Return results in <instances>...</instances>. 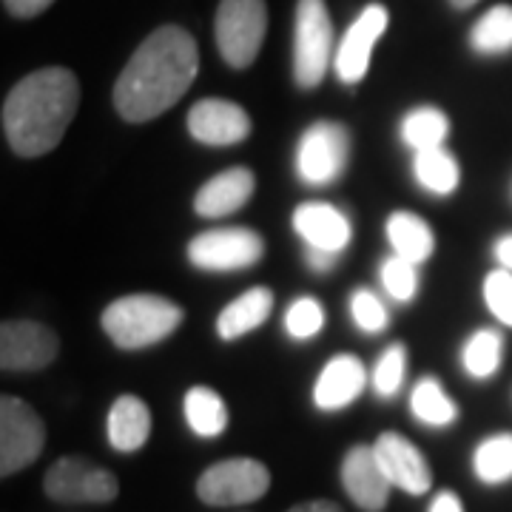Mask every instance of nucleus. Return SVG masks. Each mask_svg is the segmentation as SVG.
I'll use <instances>...</instances> for the list:
<instances>
[{"label": "nucleus", "mask_w": 512, "mask_h": 512, "mask_svg": "<svg viewBox=\"0 0 512 512\" xmlns=\"http://www.w3.org/2000/svg\"><path fill=\"white\" fill-rule=\"evenodd\" d=\"M200 72V49L183 26H160L137 46L114 83V109L128 123H146L171 109Z\"/></svg>", "instance_id": "obj_1"}, {"label": "nucleus", "mask_w": 512, "mask_h": 512, "mask_svg": "<svg viewBox=\"0 0 512 512\" xmlns=\"http://www.w3.org/2000/svg\"><path fill=\"white\" fill-rule=\"evenodd\" d=\"M80 109V83L69 69L26 74L3 100V137L18 157H43L63 140Z\"/></svg>", "instance_id": "obj_2"}, {"label": "nucleus", "mask_w": 512, "mask_h": 512, "mask_svg": "<svg viewBox=\"0 0 512 512\" xmlns=\"http://www.w3.org/2000/svg\"><path fill=\"white\" fill-rule=\"evenodd\" d=\"M183 319L185 311L177 302L154 293H131L111 302L100 325L120 350H140L168 339Z\"/></svg>", "instance_id": "obj_3"}, {"label": "nucleus", "mask_w": 512, "mask_h": 512, "mask_svg": "<svg viewBox=\"0 0 512 512\" xmlns=\"http://www.w3.org/2000/svg\"><path fill=\"white\" fill-rule=\"evenodd\" d=\"M333 20L325 0H299L293 20V80L299 89H316L330 69Z\"/></svg>", "instance_id": "obj_4"}, {"label": "nucleus", "mask_w": 512, "mask_h": 512, "mask_svg": "<svg viewBox=\"0 0 512 512\" xmlns=\"http://www.w3.org/2000/svg\"><path fill=\"white\" fill-rule=\"evenodd\" d=\"M268 32L265 0H222L214 20V37L222 60L231 69H248Z\"/></svg>", "instance_id": "obj_5"}, {"label": "nucleus", "mask_w": 512, "mask_h": 512, "mask_svg": "<svg viewBox=\"0 0 512 512\" xmlns=\"http://www.w3.org/2000/svg\"><path fill=\"white\" fill-rule=\"evenodd\" d=\"M271 487V473L256 458H225L197 478V495L208 507L254 504Z\"/></svg>", "instance_id": "obj_6"}, {"label": "nucleus", "mask_w": 512, "mask_h": 512, "mask_svg": "<svg viewBox=\"0 0 512 512\" xmlns=\"http://www.w3.org/2000/svg\"><path fill=\"white\" fill-rule=\"evenodd\" d=\"M43 493L57 504H111L120 484L106 467L80 456H63L46 470Z\"/></svg>", "instance_id": "obj_7"}, {"label": "nucleus", "mask_w": 512, "mask_h": 512, "mask_svg": "<svg viewBox=\"0 0 512 512\" xmlns=\"http://www.w3.org/2000/svg\"><path fill=\"white\" fill-rule=\"evenodd\" d=\"M46 444V424L35 407L18 399H0V476L9 478L35 464Z\"/></svg>", "instance_id": "obj_8"}, {"label": "nucleus", "mask_w": 512, "mask_h": 512, "mask_svg": "<svg viewBox=\"0 0 512 512\" xmlns=\"http://www.w3.org/2000/svg\"><path fill=\"white\" fill-rule=\"evenodd\" d=\"M265 256V239L251 228L202 231L188 242V259L200 271H245Z\"/></svg>", "instance_id": "obj_9"}, {"label": "nucleus", "mask_w": 512, "mask_h": 512, "mask_svg": "<svg viewBox=\"0 0 512 512\" xmlns=\"http://www.w3.org/2000/svg\"><path fill=\"white\" fill-rule=\"evenodd\" d=\"M350 160V134L342 123H313L296 148V171L305 183L328 185Z\"/></svg>", "instance_id": "obj_10"}, {"label": "nucleus", "mask_w": 512, "mask_h": 512, "mask_svg": "<svg viewBox=\"0 0 512 512\" xmlns=\"http://www.w3.org/2000/svg\"><path fill=\"white\" fill-rule=\"evenodd\" d=\"M60 339L52 328L15 319L0 328V367L9 373H35L49 367L57 359Z\"/></svg>", "instance_id": "obj_11"}, {"label": "nucleus", "mask_w": 512, "mask_h": 512, "mask_svg": "<svg viewBox=\"0 0 512 512\" xmlns=\"http://www.w3.org/2000/svg\"><path fill=\"white\" fill-rule=\"evenodd\" d=\"M387 9L382 3H370L362 9V15L350 23V29L342 37L336 57H333V69L339 74L342 83H359L370 69V55H373V46L382 40L387 32Z\"/></svg>", "instance_id": "obj_12"}, {"label": "nucleus", "mask_w": 512, "mask_h": 512, "mask_svg": "<svg viewBox=\"0 0 512 512\" xmlns=\"http://www.w3.org/2000/svg\"><path fill=\"white\" fill-rule=\"evenodd\" d=\"M188 134L202 146H237L251 134V117L239 103L205 97L188 111Z\"/></svg>", "instance_id": "obj_13"}, {"label": "nucleus", "mask_w": 512, "mask_h": 512, "mask_svg": "<svg viewBox=\"0 0 512 512\" xmlns=\"http://www.w3.org/2000/svg\"><path fill=\"white\" fill-rule=\"evenodd\" d=\"M373 453L382 464L384 476L402 493L424 495L433 487V470L427 458L413 441L404 439L402 433H382L373 444Z\"/></svg>", "instance_id": "obj_14"}, {"label": "nucleus", "mask_w": 512, "mask_h": 512, "mask_svg": "<svg viewBox=\"0 0 512 512\" xmlns=\"http://www.w3.org/2000/svg\"><path fill=\"white\" fill-rule=\"evenodd\" d=\"M342 487L350 495V501L365 512H382L390 501V490H393L373 447H367V444H356L345 453Z\"/></svg>", "instance_id": "obj_15"}, {"label": "nucleus", "mask_w": 512, "mask_h": 512, "mask_svg": "<svg viewBox=\"0 0 512 512\" xmlns=\"http://www.w3.org/2000/svg\"><path fill=\"white\" fill-rule=\"evenodd\" d=\"M293 231L305 239L308 248L339 254L350 242L348 217L330 202H302L293 211Z\"/></svg>", "instance_id": "obj_16"}, {"label": "nucleus", "mask_w": 512, "mask_h": 512, "mask_svg": "<svg viewBox=\"0 0 512 512\" xmlns=\"http://www.w3.org/2000/svg\"><path fill=\"white\" fill-rule=\"evenodd\" d=\"M256 188V177L251 168L237 165V168H228L217 177H211L208 183L202 185L194 197V211L200 217L208 220H217V217H228L239 211L245 202L251 200Z\"/></svg>", "instance_id": "obj_17"}, {"label": "nucleus", "mask_w": 512, "mask_h": 512, "mask_svg": "<svg viewBox=\"0 0 512 512\" xmlns=\"http://www.w3.org/2000/svg\"><path fill=\"white\" fill-rule=\"evenodd\" d=\"M367 373L362 362L350 353L333 356L328 365L322 367L316 387H313V404L319 410H342L359 399V393L365 390Z\"/></svg>", "instance_id": "obj_18"}, {"label": "nucleus", "mask_w": 512, "mask_h": 512, "mask_svg": "<svg viewBox=\"0 0 512 512\" xmlns=\"http://www.w3.org/2000/svg\"><path fill=\"white\" fill-rule=\"evenodd\" d=\"M106 436L117 453H137L151 436V410L140 396H120L111 404Z\"/></svg>", "instance_id": "obj_19"}, {"label": "nucleus", "mask_w": 512, "mask_h": 512, "mask_svg": "<svg viewBox=\"0 0 512 512\" xmlns=\"http://www.w3.org/2000/svg\"><path fill=\"white\" fill-rule=\"evenodd\" d=\"M274 308V293L268 291L265 285H256L251 291H245L237 296L217 319V333L225 342H234L239 336H248L251 330H256Z\"/></svg>", "instance_id": "obj_20"}, {"label": "nucleus", "mask_w": 512, "mask_h": 512, "mask_svg": "<svg viewBox=\"0 0 512 512\" xmlns=\"http://www.w3.org/2000/svg\"><path fill=\"white\" fill-rule=\"evenodd\" d=\"M387 239L393 245V254L410 259V262H424L436 248V237L430 231V225L410 214V211H396L387 220Z\"/></svg>", "instance_id": "obj_21"}, {"label": "nucleus", "mask_w": 512, "mask_h": 512, "mask_svg": "<svg viewBox=\"0 0 512 512\" xmlns=\"http://www.w3.org/2000/svg\"><path fill=\"white\" fill-rule=\"evenodd\" d=\"M185 421L200 439H217L228 427V407L211 387H191L185 393Z\"/></svg>", "instance_id": "obj_22"}, {"label": "nucleus", "mask_w": 512, "mask_h": 512, "mask_svg": "<svg viewBox=\"0 0 512 512\" xmlns=\"http://www.w3.org/2000/svg\"><path fill=\"white\" fill-rule=\"evenodd\" d=\"M470 46L478 55H507L512 49V6L498 3L476 20Z\"/></svg>", "instance_id": "obj_23"}, {"label": "nucleus", "mask_w": 512, "mask_h": 512, "mask_svg": "<svg viewBox=\"0 0 512 512\" xmlns=\"http://www.w3.org/2000/svg\"><path fill=\"white\" fill-rule=\"evenodd\" d=\"M450 134V120L441 109L421 106L404 114L402 120V140L404 146L413 151H427V148H441Z\"/></svg>", "instance_id": "obj_24"}, {"label": "nucleus", "mask_w": 512, "mask_h": 512, "mask_svg": "<svg viewBox=\"0 0 512 512\" xmlns=\"http://www.w3.org/2000/svg\"><path fill=\"white\" fill-rule=\"evenodd\" d=\"M413 171H416V180L421 188L433 191V194H453L461 180V171L458 163L444 151V148H427V151H416V160H413Z\"/></svg>", "instance_id": "obj_25"}, {"label": "nucleus", "mask_w": 512, "mask_h": 512, "mask_svg": "<svg viewBox=\"0 0 512 512\" xmlns=\"http://www.w3.org/2000/svg\"><path fill=\"white\" fill-rule=\"evenodd\" d=\"M410 407H413V416L421 424H430V427H450L458 419V407L453 399L441 390V384L436 379H421L413 387V396H410Z\"/></svg>", "instance_id": "obj_26"}, {"label": "nucleus", "mask_w": 512, "mask_h": 512, "mask_svg": "<svg viewBox=\"0 0 512 512\" xmlns=\"http://www.w3.org/2000/svg\"><path fill=\"white\" fill-rule=\"evenodd\" d=\"M473 470L484 484H504L512 478V433H498L476 447Z\"/></svg>", "instance_id": "obj_27"}, {"label": "nucleus", "mask_w": 512, "mask_h": 512, "mask_svg": "<svg viewBox=\"0 0 512 512\" xmlns=\"http://www.w3.org/2000/svg\"><path fill=\"white\" fill-rule=\"evenodd\" d=\"M461 362L473 379H490L501 365V336L495 330H476L464 345Z\"/></svg>", "instance_id": "obj_28"}, {"label": "nucleus", "mask_w": 512, "mask_h": 512, "mask_svg": "<svg viewBox=\"0 0 512 512\" xmlns=\"http://www.w3.org/2000/svg\"><path fill=\"white\" fill-rule=\"evenodd\" d=\"M404 367H407V350L404 345H390L384 350L382 359L373 367V390L382 396V399H390L402 390L404 384Z\"/></svg>", "instance_id": "obj_29"}, {"label": "nucleus", "mask_w": 512, "mask_h": 512, "mask_svg": "<svg viewBox=\"0 0 512 512\" xmlns=\"http://www.w3.org/2000/svg\"><path fill=\"white\" fill-rule=\"evenodd\" d=\"M382 285L396 302H410L419 291V276H416V262L390 256L382 265Z\"/></svg>", "instance_id": "obj_30"}, {"label": "nucleus", "mask_w": 512, "mask_h": 512, "mask_svg": "<svg viewBox=\"0 0 512 512\" xmlns=\"http://www.w3.org/2000/svg\"><path fill=\"white\" fill-rule=\"evenodd\" d=\"M322 325H325V311L311 296L296 299L288 308V313H285V330L291 333L293 339H299V342L313 339L322 330Z\"/></svg>", "instance_id": "obj_31"}, {"label": "nucleus", "mask_w": 512, "mask_h": 512, "mask_svg": "<svg viewBox=\"0 0 512 512\" xmlns=\"http://www.w3.org/2000/svg\"><path fill=\"white\" fill-rule=\"evenodd\" d=\"M484 302H487V308L493 311V316L501 325L512 328V271L501 268V271L487 274V279H484Z\"/></svg>", "instance_id": "obj_32"}, {"label": "nucleus", "mask_w": 512, "mask_h": 512, "mask_svg": "<svg viewBox=\"0 0 512 512\" xmlns=\"http://www.w3.org/2000/svg\"><path fill=\"white\" fill-rule=\"evenodd\" d=\"M350 316H353V322L365 330V333H382L387 328V311H384V305L379 302V296L373 291H367V288L353 293V299H350Z\"/></svg>", "instance_id": "obj_33"}, {"label": "nucleus", "mask_w": 512, "mask_h": 512, "mask_svg": "<svg viewBox=\"0 0 512 512\" xmlns=\"http://www.w3.org/2000/svg\"><path fill=\"white\" fill-rule=\"evenodd\" d=\"M55 0H3L6 12L15 15V18H37L43 15Z\"/></svg>", "instance_id": "obj_34"}, {"label": "nucleus", "mask_w": 512, "mask_h": 512, "mask_svg": "<svg viewBox=\"0 0 512 512\" xmlns=\"http://www.w3.org/2000/svg\"><path fill=\"white\" fill-rule=\"evenodd\" d=\"M427 512H464V504H461V498H458L453 490H441V493L433 498V504H430V510Z\"/></svg>", "instance_id": "obj_35"}, {"label": "nucleus", "mask_w": 512, "mask_h": 512, "mask_svg": "<svg viewBox=\"0 0 512 512\" xmlns=\"http://www.w3.org/2000/svg\"><path fill=\"white\" fill-rule=\"evenodd\" d=\"M336 256H339V254H330V251H319V248H308V265H311L313 271L325 274V271H330V268L336 265Z\"/></svg>", "instance_id": "obj_36"}, {"label": "nucleus", "mask_w": 512, "mask_h": 512, "mask_svg": "<svg viewBox=\"0 0 512 512\" xmlns=\"http://www.w3.org/2000/svg\"><path fill=\"white\" fill-rule=\"evenodd\" d=\"M288 512H345L339 504H333V501H325V498H316V501H302V504H296Z\"/></svg>", "instance_id": "obj_37"}, {"label": "nucleus", "mask_w": 512, "mask_h": 512, "mask_svg": "<svg viewBox=\"0 0 512 512\" xmlns=\"http://www.w3.org/2000/svg\"><path fill=\"white\" fill-rule=\"evenodd\" d=\"M495 259L501 262V268L512 271V237H501L495 242Z\"/></svg>", "instance_id": "obj_38"}, {"label": "nucleus", "mask_w": 512, "mask_h": 512, "mask_svg": "<svg viewBox=\"0 0 512 512\" xmlns=\"http://www.w3.org/2000/svg\"><path fill=\"white\" fill-rule=\"evenodd\" d=\"M478 0H450V6L453 9H470V6H476Z\"/></svg>", "instance_id": "obj_39"}]
</instances>
